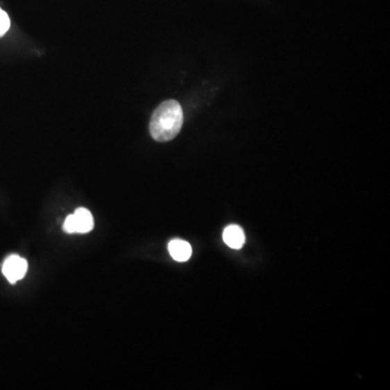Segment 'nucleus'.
<instances>
[{
  "label": "nucleus",
  "instance_id": "nucleus-2",
  "mask_svg": "<svg viewBox=\"0 0 390 390\" xmlns=\"http://www.w3.org/2000/svg\"><path fill=\"white\" fill-rule=\"evenodd\" d=\"M67 233H88L94 229V217L86 208H78L74 214L67 216L63 225Z\"/></svg>",
  "mask_w": 390,
  "mask_h": 390
},
{
  "label": "nucleus",
  "instance_id": "nucleus-6",
  "mask_svg": "<svg viewBox=\"0 0 390 390\" xmlns=\"http://www.w3.org/2000/svg\"><path fill=\"white\" fill-rule=\"evenodd\" d=\"M10 28V19L9 15L0 8V37L3 36Z\"/></svg>",
  "mask_w": 390,
  "mask_h": 390
},
{
  "label": "nucleus",
  "instance_id": "nucleus-4",
  "mask_svg": "<svg viewBox=\"0 0 390 390\" xmlns=\"http://www.w3.org/2000/svg\"><path fill=\"white\" fill-rule=\"evenodd\" d=\"M168 251L173 257V260L179 262H188L192 255V247H191L190 243L179 240V239H175L169 242Z\"/></svg>",
  "mask_w": 390,
  "mask_h": 390
},
{
  "label": "nucleus",
  "instance_id": "nucleus-5",
  "mask_svg": "<svg viewBox=\"0 0 390 390\" xmlns=\"http://www.w3.org/2000/svg\"><path fill=\"white\" fill-rule=\"evenodd\" d=\"M223 242L233 250H240L245 243V235L242 228L231 225L223 230Z\"/></svg>",
  "mask_w": 390,
  "mask_h": 390
},
{
  "label": "nucleus",
  "instance_id": "nucleus-1",
  "mask_svg": "<svg viewBox=\"0 0 390 390\" xmlns=\"http://www.w3.org/2000/svg\"><path fill=\"white\" fill-rule=\"evenodd\" d=\"M183 111L176 100H167L156 108L150 121V134L158 142L173 140L180 133Z\"/></svg>",
  "mask_w": 390,
  "mask_h": 390
},
{
  "label": "nucleus",
  "instance_id": "nucleus-3",
  "mask_svg": "<svg viewBox=\"0 0 390 390\" xmlns=\"http://www.w3.org/2000/svg\"><path fill=\"white\" fill-rule=\"evenodd\" d=\"M28 262L19 255L8 256L1 267L3 275L8 281L10 282L11 285H15L17 281L22 280L28 272Z\"/></svg>",
  "mask_w": 390,
  "mask_h": 390
}]
</instances>
